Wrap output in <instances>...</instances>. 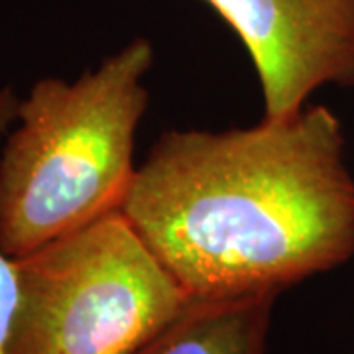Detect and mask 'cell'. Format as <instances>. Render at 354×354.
I'll list each match as a JSON object with an SVG mask.
<instances>
[{"mask_svg": "<svg viewBox=\"0 0 354 354\" xmlns=\"http://www.w3.org/2000/svg\"><path fill=\"white\" fill-rule=\"evenodd\" d=\"M278 291L189 299L138 354H266Z\"/></svg>", "mask_w": 354, "mask_h": 354, "instance_id": "obj_5", "label": "cell"}, {"mask_svg": "<svg viewBox=\"0 0 354 354\" xmlns=\"http://www.w3.org/2000/svg\"><path fill=\"white\" fill-rule=\"evenodd\" d=\"M153 46L136 38L75 81L46 77L20 101L0 153V250L14 260L120 211Z\"/></svg>", "mask_w": 354, "mask_h": 354, "instance_id": "obj_2", "label": "cell"}, {"mask_svg": "<svg viewBox=\"0 0 354 354\" xmlns=\"http://www.w3.org/2000/svg\"><path fill=\"white\" fill-rule=\"evenodd\" d=\"M239 36L264 120H290L327 85L354 87V0H203Z\"/></svg>", "mask_w": 354, "mask_h": 354, "instance_id": "obj_4", "label": "cell"}, {"mask_svg": "<svg viewBox=\"0 0 354 354\" xmlns=\"http://www.w3.org/2000/svg\"><path fill=\"white\" fill-rule=\"evenodd\" d=\"M16 266L12 354H138L191 299L122 211Z\"/></svg>", "mask_w": 354, "mask_h": 354, "instance_id": "obj_3", "label": "cell"}, {"mask_svg": "<svg viewBox=\"0 0 354 354\" xmlns=\"http://www.w3.org/2000/svg\"><path fill=\"white\" fill-rule=\"evenodd\" d=\"M20 99L10 87L0 88V138L16 122ZM20 305L16 260L0 250V354H12V337Z\"/></svg>", "mask_w": 354, "mask_h": 354, "instance_id": "obj_6", "label": "cell"}, {"mask_svg": "<svg viewBox=\"0 0 354 354\" xmlns=\"http://www.w3.org/2000/svg\"><path fill=\"white\" fill-rule=\"evenodd\" d=\"M122 215L191 299L281 291L354 256V177L327 106L258 127L169 130Z\"/></svg>", "mask_w": 354, "mask_h": 354, "instance_id": "obj_1", "label": "cell"}]
</instances>
